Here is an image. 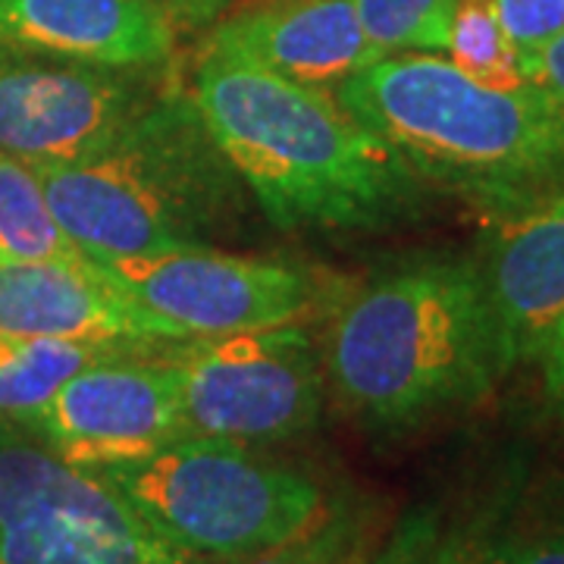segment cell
<instances>
[{"label": "cell", "mask_w": 564, "mask_h": 564, "mask_svg": "<svg viewBox=\"0 0 564 564\" xmlns=\"http://www.w3.org/2000/svg\"><path fill=\"white\" fill-rule=\"evenodd\" d=\"M484 564H508V562H505L502 549H486V552H484Z\"/></svg>", "instance_id": "26"}, {"label": "cell", "mask_w": 564, "mask_h": 564, "mask_svg": "<svg viewBox=\"0 0 564 564\" xmlns=\"http://www.w3.org/2000/svg\"><path fill=\"white\" fill-rule=\"evenodd\" d=\"M161 0H0V47L148 73L173 57Z\"/></svg>", "instance_id": "12"}, {"label": "cell", "mask_w": 564, "mask_h": 564, "mask_svg": "<svg viewBox=\"0 0 564 564\" xmlns=\"http://www.w3.org/2000/svg\"><path fill=\"white\" fill-rule=\"evenodd\" d=\"M536 361L543 364V389L549 404L564 414V317L552 329V336L545 339L543 351L536 355Z\"/></svg>", "instance_id": "22"}, {"label": "cell", "mask_w": 564, "mask_h": 564, "mask_svg": "<svg viewBox=\"0 0 564 564\" xmlns=\"http://www.w3.org/2000/svg\"><path fill=\"white\" fill-rule=\"evenodd\" d=\"M445 57L477 82L496 88L527 85L524 66L489 0H455Z\"/></svg>", "instance_id": "17"}, {"label": "cell", "mask_w": 564, "mask_h": 564, "mask_svg": "<svg viewBox=\"0 0 564 564\" xmlns=\"http://www.w3.org/2000/svg\"><path fill=\"white\" fill-rule=\"evenodd\" d=\"M29 166L66 239L98 267L210 248L242 207L239 173L176 91L79 161Z\"/></svg>", "instance_id": "3"}, {"label": "cell", "mask_w": 564, "mask_h": 564, "mask_svg": "<svg viewBox=\"0 0 564 564\" xmlns=\"http://www.w3.org/2000/svg\"><path fill=\"white\" fill-rule=\"evenodd\" d=\"M326 380L377 430L484 399L508 373L480 263L411 261L348 295L329 326Z\"/></svg>", "instance_id": "2"}, {"label": "cell", "mask_w": 564, "mask_h": 564, "mask_svg": "<svg viewBox=\"0 0 564 564\" xmlns=\"http://www.w3.org/2000/svg\"><path fill=\"white\" fill-rule=\"evenodd\" d=\"M13 421L85 470L135 462L176 443L185 430L170 345L88 364L41 408Z\"/></svg>", "instance_id": "9"}, {"label": "cell", "mask_w": 564, "mask_h": 564, "mask_svg": "<svg viewBox=\"0 0 564 564\" xmlns=\"http://www.w3.org/2000/svg\"><path fill=\"white\" fill-rule=\"evenodd\" d=\"M226 7H229V0H166V10L192 25L214 22Z\"/></svg>", "instance_id": "24"}, {"label": "cell", "mask_w": 564, "mask_h": 564, "mask_svg": "<svg viewBox=\"0 0 564 564\" xmlns=\"http://www.w3.org/2000/svg\"><path fill=\"white\" fill-rule=\"evenodd\" d=\"M122 292L180 343L304 323L321 302L311 270L210 248L107 263Z\"/></svg>", "instance_id": "8"}, {"label": "cell", "mask_w": 564, "mask_h": 564, "mask_svg": "<svg viewBox=\"0 0 564 564\" xmlns=\"http://www.w3.org/2000/svg\"><path fill=\"white\" fill-rule=\"evenodd\" d=\"M333 95L421 180L499 204L540 198L564 182V110L533 82L496 88L443 54L408 51L367 63Z\"/></svg>", "instance_id": "4"}, {"label": "cell", "mask_w": 564, "mask_h": 564, "mask_svg": "<svg viewBox=\"0 0 564 564\" xmlns=\"http://www.w3.org/2000/svg\"><path fill=\"white\" fill-rule=\"evenodd\" d=\"M364 555L367 533L361 524L355 518L329 514L314 530L239 564H364Z\"/></svg>", "instance_id": "19"}, {"label": "cell", "mask_w": 564, "mask_h": 564, "mask_svg": "<svg viewBox=\"0 0 564 564\" xmlns=\"http://www.w3.org/2000/svg\"><path fill=\"white\" fill-rule=\"evenodd\" d=\"M185 436L280 443L314 430L326 367L304 323L170 345Z\"/></svg>", "instance_id": "7"}, {"label": "cell", "mask_w": 564, "mask_h": 564, "mask_svg": "<svg viewBox=\"0 0 564 564\" xmlns=\"http://www.w3.org/2000/svg\"><path fill=\"white\" fill-rule=\"evenodd\" d=\"M430 564H484V552L467 543H448L433 555Z\"/></svg>", "instance_id": "25"}, {"label": "cell", "mask_w": 564, "mask_h": 564, "mask_svg": "<svg viewBox=\"0 0 564 564\" xmlns=\"http://www.w3.org/2000/svg\"><path fill=\"white\" fill-rule=\"evenodd\" d=\"M141 348H163V345L0 339V417H25L47 402L69 377H76L82 367Z\"/></svg>", "instance_id": "15"}, {"label": "cell", "mask_w": 564, "mask_h": 564, "mask_svg": "<svg viewBox=\"0 0 564 564\" xmlns=\"http://www.w3.org/2000/svg\"><path fill=\"white\" fill-rule=\"evenodd\" d=\"M207 51L232 54L302 85L336 88L380 61L367 41L355 0H276L214 25Z\"/></svg>", "instance_id": "14"}, {"label": "cell", "mask_w": 564, "mask_h": 564, "mask_svg": "<svg viewBox=\"0 0 564 564\" xmlns=\"http://www.w3.org/2000/svg\"><path fill=\"white\" fill-rule=\"evenodd\" d=\"M95 474L170 543L204 562H248L333 514L326 492L302 470L210 436H182Z\"/></svg>", "instance_id": "5"}, {"label": "cell", "mask_w": 564, "mask_h": 564, "mask_svg": "<svg viewBox=\"0 0 564 564\" xmlns=\"http://www.w3.org/2000/svg\"><path fill=\"white\" fill-rule=\"evenodd\" d=\"M355 10L380 57L408 51L443 54L455 0H355Z\"/></svg>", "instance_id": "18"}, {"label": "cell", "mask_w": 564, "mask_h": 564, "mask_svg": "<svg viewBox=\"0 0 564 564\" xmlns=\"http://www.w3.org/2000/svg\"><path fill=\"white\" fill-rule=\"evenodd\" d=\"M0 339L180 343L98 263H0Z\"/></svg>", "instance_id": "11"}, {"label": "cell", "mask_w": 564, "mask_h": 564, "mask_svg": "<svg viewBox=\"0 0 564 564\" xmlns=\"http://www.w3.org/2000/svg\"><path fill=\"white\" fill-rule=\"evenodd\" d=\"M135 76L0 47V151L25 163L98 151L158 98Z\"/></svg>", "instance_id": "10"}, {"label": "cell", "mask_w": 564, "mask_h": 564, "mask_svg": "<svg viewBox=\"0 0 564 564\" xmlns=\"http://www.w3.org/2000/svg\"><path fill=\"white\" fill-rule=\"evenodd\" d=\"M0 564H210L170 543L95 470L0 417Z\"/></svg>", "instance_id": "6"}, {"label": "cell", "mask_w": 564, "mask_h": 564, "mask_svg": "<svg viewBox=\"0 0 564 564\" xmlns=\"http://www.w3.org/2000/svg\"><path fill=\"white\" fill-rule=\"evenodd\" d=\"M508 370L536 361L564 317V185L508 217L480 263Z\"/></svg>", "instance_id": "13"}, {"label": "cell", "mask_w": 564, "mask_h": 564, "mask_svg": "<svg viewBox=\"0 0 564 564\" xmlns=\"http://www.w3.org/2000/svg\"><path fill=\"white\" fill-rule=\"evenodd\" d=\"M192 101L280 229H380L421 202V176L321 85L204 47Z\"/></svg>", "instance_id": "1"}, {"label": "cell", "mask_w": 564, "mask_h": 564, "mask_svg": "<svg viewBox=\"0 0 564 564\" xmlns=\"http://www.w3.org/2000/svg\"><path fill=\"white\" fill-rule=\"evenodd\" d=\"M508 564H564V530L499 545Z\"/></svg>", "instance_id": "23"}, {"label": "cell", "mask_w": 564, "mask_h": 564, "mask_svg": "<svg viewBox=\"0 0 564 564\" xmlns=\"http://www.w3.org/2000/svg\"><path fill=\"white\" fill-rule=\"evenodd\" d=\"M524 76L564 110V32L524 63Z\"/></svg>", "instance_id": "21"}, {"label": "cell", "mask_w": 564, "mask_h": 564, "mask_svg": "<svg viewBox=\"0 0 564 564\" xmlns=\"http://www.w3.org/2000/svg\"><path fill=\"white\" fill-rule=\"evenodd\" d=\"M524 66L543 44L564 32V0H489Z\"/></svg>", "instance_id": "20"}, {"label": "cell", "mask_w": 564, "mask_h": 564, "mask_svg": "<svg viewBox=\"0 0 564 564\" xmlns=\"http://www.w3.org/2000/svg\"><path fill=\"white\" fill-rule=\"evenodd\" d=\"M91 263L51 214L35 170L0 151V263Z\"/></svg>", "instance_id": "16"}]
</instances>
